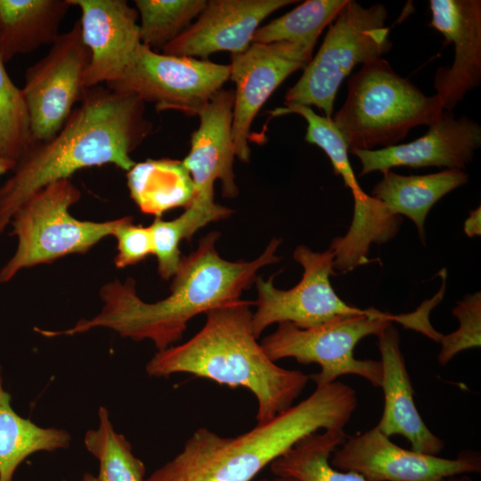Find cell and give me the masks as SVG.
Instances as JSON below:
<instances>
[{
    "label": "cell",
    "mask_w": 481,
    "mask_h": 481,
    "mask_svg": "<svg viewBox=\"0 0 481 481\" xmlns=\"http://www.w3.org/2000/svg\"><path fill=\"white\" fill-rule=\"evenodd\" d=\"M218 238L219 232H211L200 240L193 252L182 256L167 298L144 302L136 293L134 279L115 280L102 287L103 306L94 317L81 319L64 330H36L53 338L108 328L134 341L149 339L158 351L172 346L182 338L193 317L240 299L243 291L255 283L257 273L280 260L276 252L281 239L273 238L251 261H230L217 252Z\"/></svg>",
    "instance_id": "obj_1"
},
{
    "label": "cell",
    "mask_w": 481,
    "mask_h": 481,
    "mask_svg": "<svg viewBox=\"0 0 481 481\" xmlns=\"http://www.w3.org/2000/svg\"><path fill=\"white\" fill-rule=\"evenodd\" d=\"M144 112L145 103L134 94L87 88L58 133L30 142L0 187V235L16 210L47 184L107 164L131 169L136 163L131 153L152 128Z\"/></svg>",
    "instance_id": "obj_2"
},
{
    "label": "cell",
    "mask_w": 481,
    "mask_h": 481,
    "mask_svg": "<svg viewBox=\"0 0 481 481\" xmlns=\"http://www.w3.org/2000/svg\"><path fill=\"white\" fill-rule=\"evenodd\" d=\"M254 301L239 299L206 314L203 327L184 343L158 351L147 363L150 377L189 373L230 387H241L257 401V424L293 405L310 378L272 361L252 330Z\"/></svg>",
    "instance_id": "obj_3"
},
{
    "label": "cell",
    "mask_w": 481,
    "mask_h": 481,
    "mask_svg": "<svg viewBox=\"0 0 481 481\" xmlns=\"http://www.w3.org/2000/svg\"><path fill=\"white\" fill-rule=\"evenodd\" d=\"M358 404L356 391L334 381L272 420L225 437L200 428L182 451L144 481H252L304 436L319 429H344Z\"/></svg>",
    "instance_id": "obj_4"
},
{
    "label": "cell",
    "mask_w": 481,
    "mask_h": 481,
    "mask_svg": "<svg viewBox=\"0 0 481 481\" xmlns=\"http://www.w3.org/2000/svg\"><path fill=\"white\" fill-rule=\"evenodd\" d=\"M444 110L379 58L363 64L347 83L346 99L332 120L348 151L396 145L418 126H430Z\"/></svg>",
    "instance_id": "obj_5"
},
{
    "label": "cell",
    "mask_w": 481,
    "mask_h": 481,
    "mask_svg": "<svg viewBox=\"0 0 481 481\" xmlns=\"http://www.w3.org/2000/svg\"><path fill=\"white\" fill-rule=\"evenodd\" d=\"M80 199L81 192L70 179H61L32 194L16 210L10 224L17 246L0 269L1 283L22 269L85 254L113 234L122 217L103 222L79 220L71 216L69 208Z\"/></svg>",
    "instance_id": "obj_6"
},
{
    "label": "cell",
    "mask_w": 481,
    "mask_h": 481,
    "mask_svg": "<svg viewBox=\"0 0 481 481\" xmlns=\"http://www.w3.org/2000/svg\"><path fill=\"white\" fill-rule=\"evenodd\" d=\"M387 18V8L381 4L363 7L347 0L330 24L318 52L287 91L284 104L315 106L331 118L345 77L357 64L382 58L391 49Z\"/></svg>",
    "instance_id": "obj_7"
},
{
    "label": "cell",
    "mask_w": 481,
    "mask_h": 481,
    "mask_svg": "<svg viewBox=\"0 0 481 481\" xmlns=\"http://www.w3.org/2000/svg\"><path fill=\"white\" fill-rule=\"evenodd\" d=\"M394 322L404 323V315L377 310L369 314L337 316L306 329L282 322L263 338L261 346L273 362L294 358L303 364H318L321 371L309 376L316 387L332 383L346 374L357 375L373 387H380L381 362L357 359L354 349L361 339L377 336Z\"/></svg>",
    "instance_id": "obj_8"
},
{
    "label": "cell",
    "mask_w": 481,
    "mask_h": 481,
    "mask_svg": "<svg viewBox=\"0 0 481 481\" xmlns=\"http://www.w3.org/2000/svg\"><path fill=\"white\" fill-rule=\"evenodd\" d=\"M230 75V64L159 53L142 45L121 77L107 87L134 94L157 111L199 116Z\"/></svg>",
    "instance_id": "obj_9"
},
{
    "label": "cell",
    "mask_w": 481,
    "mask_h": 481,
    "mask_svg": "<svg viewBox=\"0 0 481 481\" xmlns=\"http://www.w3.org/2000/svg\"><path fill=\"white\" fill-rule=\"evenodd\" d=\"M293 257L303 268L299 282L289 289H278L273 279L257 277L255 283L257 298L252 314V330L257 338L273 323L289 322L306 329L340 315L369 314L377 309H362L342 300L330 283L336 275L334 253L328 249L317 252L306 246H298Z\"/></svg>",
    "instance_id": "obj_10"
},
{
    "label": "cell",
    "mask_w": 481,
    "mask_h": 481,
    "mask_svg": "<svg viewBox=\"0 0 481 481\" xmlns=\"http://www.w3.org/2000/svg\"><path fill=\"white\" fill-rule=\"evenodd\" d=\"M91 54L77 20L60 34L47 54L29 66L21 89L30 123V142L46 141L65 124L86 94L84 77Z\"/></svg>",
    "instance_id": "obj_11"
},
{
    "label": "cell",
    "mask_w": 481,
    "mask_h": 481,
    "mask_svg": "<svg viewBox=\"0 0 481 481\" xmlns=\"http://www.w3.org/2000/svg\"><path fill=\"white\" fill-rule=\"evenodd\" d=\"M330 462L337 469L358 473L369 481H444L481 471V455L477 451L447 459L407 450L394 444L377 426L347 436L332 452Z\"/></svg>",
    "instance_id": "obj_12"
},
{
    "label": "cell",
    "mask_w": 481,
    "mask_h": 481,
    "mask_svg": "<svg viewBox=\"0 0 481 481\" xmlns=\"http://www.w3.org/2000/svg\"><path fill=\"white\" fill-rule=\"evenodd\" d=\"M314 48L293 42L252 43L245 52L232 54L230 78L235 84L232 138L240 161H249L250 127L259 110L290 74L307 65Z\"/></svg>",
    "instance_id": "obj_13"
},
{
    "label": "cell",
    "mask_w": 481,
    "mask_h": 481,
    "mask_svg": "<svg viewBox=\"0 0 481 481\" xmlns=\"http://www.w3.org/2000/svg\"><path fill=\"white\" fill-rule=\"evenodd\" d=\"M80 10L81 36L91 58L84 86L118 80L141 46L138 12L125 0H69Z\"/></svg>",
    "instance_id": "obj_14"
},
{
    "label": "cell",
    "mask_w": 481,
    "mask_h": 481,
    "mask_svg": "<svg viewBox=\"0 0 481 481\" xmlns=\"http://www.w3.org/2000/svg\"><path fill=\"white\" fill-rule=\"evenodd\" d=\"M481 145V126L466 116L456 118L444 110L421 137L404 144L378 150H352L362 165L359 175L385 173L395 167L420 168L445 167L463 170Z\"/></svg>",
    "instance_id": "obj_15"
},
{
    "label": "cell",
    "mask_w": 481,
    "mask_h": 481,
    "mask_svg": "<svg viewBox=\"0 0 481 481\" xmlns=\"http://www.w3.org/2000/svg\"><path fill=\"white\" fill-rule=\"evenodd\" d=\"M296 0H210L197 20L162 53L207 60L216 52H245L261 22Z\"/></svg>",
    "instance_id": "obj_16"
},
{
    "label": "cell",
    "mask_w": 481,
    "mask_h": 481,
    "mask_svg": "<svg viewBox=\"0 0 481 481\" xmlns=\"http://www.w3.org/2000/svg\"><path fill=\"white\" fill-rule=\"evenodd\" d=\"M431 26L454 45L452 64L434 77L443 110L452 111L481 82V1L430 0Z\"/></svg>",
    "instance_id": "obj_17"
},
{
    "label": "cell",
    "mask_w": 481,
    "mask_h": 481,
    "mask_svg": "<svg viewBox=\"0 0 481 481\" xmlns=\"http://www.w3.org/2000/svg\"><path fill=\"white\" fill-rule=\"evenodd\" d=\"M233 90H220L199 114L200 126L191 135V149L182 160L195 187L193 200L215 201L214 185L222 183L224 197L238 195L232 138Z\"/></svg>",
    "instance_id": "obj_18"
},
{
    "label": "cell",
    "mask_w": 481,
    "mask_h": 481,
    "mask_svg": "<svg viewBox=\"0 0 481 481\" xmlns=\"http://www.w3.org/2000/svg\"><path fill=\"white\" fill-rule=\"evenodd\" d=\"M381 356L384 407L377 428L387 436L400 435L412 450L439 455L444 442L423 421L414 402L413 387L400 347V335L390 323L377 335Z\"/></svg>",
    "instance_id": "obj_19"
},
{
    "label": "cell",
    "mask_w": 481,
    "mask_h": 481,
    "mask_svg": "<svg viewBox=\"0 0 481 481\" xmlns=\"http://www.w3.org/2000/svg\"><path fill=\"white\" fill-rule=\"evenodd\" d=\"M69 0H0V55L4 63L53 45Z\"/></svg>",
    "instance_id": "obj_20"
},
{
    "label": "cell",
    "mask_w": 481,
    "mask_h": 481,
    "mask_svg": "<svg viewBox=\"0 0 481 481\" xmlns=\"http://www.w3.org/2000/svg\"><path fill=\"white\" fill-rule=\"evenodd\" d=\"M468 180L469 175L461 169L420 175H403L388 170L373 187L371 196L383 202L392 214L412 220L424 243L425 221L431 208Z\"/></svg>",
    "instance_id": "obj_21"
},
{
    "label": "cell",
    "mask_w": 481,
    "mask_h": 481,
    "mask_svg": "<svg viewBox=\"0 0 481 481\" xmlns=\"http://www.w3.org/2000/svg\"><path fill=\"white\" fill-rule=\"evenodd\" d=\"M130 196L142 212L161 216L175 208H187L195 196L190 173L182 161L147 159L127 171Z\"/></svg>",
    "instance_id": "obj_22"
},
{
    "label": "cell",
    "mask_w": 481,
    "mask_h": 481,
    "mask_svg": "<svg viewBox=\"0 0 481 481\" xmlns=\"http://www.w3.org/2000/svg\"><path fill=\"white\" fill-rule=\"evenodd\" d=\"M0 373V481H13L17 468L29 455L69 447L70 435L55 428H41L18 415Z\"/></svg>",
    "instance_id": "obj_23"
},
{
    "label": "cell",
    "mask_w": 481,
    "mask_h": 481,
    "mask_svg": "<svg viewBox=\"0 0 481 481\" xmlns=\"http://www.w3.org/2000/svg\"><path fill=\"white\" fill-rule=\"evenodd\" d=\"M347 436L344 429H326L311 433L273 460V476L289 477L297 481H369L362 475L335 469L330 462L332 452Z\"/></svg>",
    "instance_id": "obj_24"
},
{
    "label": "cell",
    "mask_w": 481,
    "mask_h": 481,
    "mask_svg": "<svg viewBox=\"0 0 481 481\" xmlns=\"http://www.w3.org/2000/svg\"><path fill=\"white\" fill-rule=\"evenodd\" d=\"M232 213V209L216 201L211 203L193 200L179 216L172 220L155 217L149 227L159 276L169 280L176 273L182 258L179 247L183 240L192 239L202 227L226 219Z\"/></svg>",
    "instance_id": "obj_25"
},
{
    "label": "cell",
    "mask_w": 481,
    "mask_h": 481,
    "mask_svg": "<svg viewBox=\"0 0 481 481\" xmlns=\"http://www.w3.org/2000/svg\"><path fill=\"white\" fill-rule=\"evenodd\" d=\"M347 0H307L286 14L259 27L252 43L293 42L315 45Z\"/></svg>",
    "instance_id": "obj_26"
},
{
    "label": "cell",
    "mask_w": 481,
    "mask_h": 481,
    "mask_svg": "<svg viewBox=\"0 0 481 481\" xmlns=\"http://www.w3.org/2000/svg\"><path fill=\"white\" fill-rule=\"evenodd\" d=\"M99 428L89 430L85 445L100 462L99 481H144L145 466L126 437L115 432L105 407L98 411Z\"/></svg>",
    "instance_id": "obj_27"
},
{
    "label": "cell",
    "mask_w": 481,
    "mask_h": 481,
    "mask_svg": "<svg viewBox=\"0 0 481 481\" xmlns=\"http://www.w3.org/2000/svg\"><path fill=\"white\" fill-rule=\"evenodd\" d=\"M142 44L163 50L198 18L206 0H135Z\"/></svg>",
    "instance_id": "obj_28"
},
{
    "label": "cell",
    "mask_w": 481,
    "mask_h": 481,
    "mask_svg": "<svg viewBox=\"0 0 481 481\" xmlns=\"http://www.w3.org/2000/svg\"><path fill=\"white\" fill-rule=\"evenodd\" d=\"M4 64L0 55V156L16 161L31 141L30 123L22 90Z\"/></svg>",
    "instance_id": "obj_29"
},
{
    "label": "cell",
    "mask_w": 481,
    "mask_h": 481,
    "mask_svg": "<svg viewBox=\"0 0 481 481\" xmlns=\"http://www.w3.org/2000/svg\"><path fill=\"white\" fill-rule=\"evenodd\" d=\"M298 114L307 123L305 140L321 148L330 160L334 173L343 181L355 176L349 161L348 147L334 124L332 118H326L315 113L311 107L300 104H285L270 112L273 117L286 114Z\"/></svg>",
    "instance_id": "obj_30"
},
{
    "label": "cell",
    "mask_w": 481,
    "mask_h": 481,
    "mask_svg": "<svg viewBox=\"0 0 481 481\" xmlns=\"http://www.w3.org/2000/svg\"><path fill=\"white\" fill-rule=\"evenodd\" d=\"M459 320V328L447 335H442L438 363L444 366L461 351L481 346V293L465 296L452 309Z\"/></svg>",
    "instance_id": "obj_31"
},
{
    "label": "cell",
    "mask_w": 481,
    "mask_h": 481,
    "mask_svg": "<svg viewBox=\"0 0 481 481\" xmlns=\"http://www.w3.org/2000/svg\"><path fill=\"white\" fill-rule=\"evenodd\" d=\"M112 236L117 240V254L114 258L117 268L134 265L153 255L150 227L134 224L131 216L122 217Z\"/></svg>",
    "instance_id": "obj_32"
},
{
    "label": "cell",
    "mask_w": 481,
    "mask_h": 481,
    "mask_svg": "<svg viewBox=\"0 0 481 481\" xmlns=\"http://www.w3.org/2000/svg\"><path fill=\"white\" fill-rule=\"evenodd\" d=\"M464 232L469 237L481 234V207L478 206L469 212V217L464 222Z\"/></svg>",
    "instance_id": "obj_33"
},
{
    "label": "cell",
    "mask_w": 481,
    "mask_h": 481,
    "mask_svg": "<svg viewBox=\"0 0 481 481\" xmlns=\"http://www.w3.org/2000/svg\"><path fill=\"white\" fill-rule=\"evenodd\" d=\"M16 161L0 156V177L15 167Z\"/></svg>",
    "instance_id": "obj_34"
},
{
    "label": "cell",
    "mask_w": 481,
    "mask_h": 481,
    "mask_svg": "<svg viewBox=\"0 0 481 481\" xmlns=\"http://www.w3.org/2000/svg\"><path fill=\"white\" fill-rule=\"evenodd\" d=\"M257 481H297L296 479L289 477L273 476L272 478H261Z\"/></svg>",
    "instance_id": "obj_35"
},
{
    "label": "cell",
    "mask_w": 481,
    "mask_h": 481,
    "mask_svg": "<svg viewBox=\"0 0 481 481\" xmlns=\"http://www.w3.org/2000/svg\"><path fill=\"white\" fill-rule=\"evenodd\" d=\"M444 481H473L469 475H457L444 479Z\"/></svg>",
    "instance_id": "obj_36"
},
{
    "label": "cell",
    "mask_w": 481,
    "mask_h": 481,
    "mask_svg": "<svg viewBox=\"0 0 481 481\" xmlns=\"http://www.w3.org/2000/svg\"><path fill=\"white\" fill-rule=\"evenodd\" d=\"M81 481H99V479H98L97 477H94V475H92L90 473H86L82 477Z\"/></svg>",
    "instance_id": "obj_37"
}]
</instances>
